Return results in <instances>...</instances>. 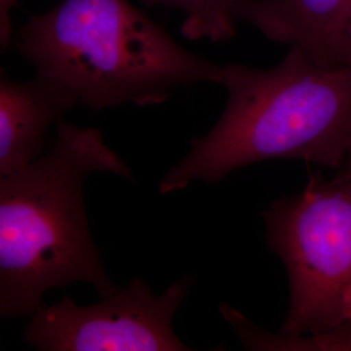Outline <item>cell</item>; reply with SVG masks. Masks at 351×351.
I'll return each instance as SVG.
<instances>
[{
	"mask_svg": "<svg viewBox=\"0 0 351 351\" xmlns=\"http://www.w3.org/2000/svg\"><path fill=\"white\" fill-rule=\"evenodd\" d=\"M133 181L132 169L97 128L62 119L46 154L0 180V315L32 317L55 288L85 282L101 297L119 287L103 265L84 203L88 176Z\"/></svg>",
	"mask_w": 351,
	"mask_h": 351,
	"instance_id": "6da1fadb",
	"label": "cell"
},
{
	"mask_svg": "<svg viewBox=\"0 0 351 351\" xmlns=\"http://www.w3.org/2000/svg\"><path fill=\"white\" fill-rule=\"evenodd\" d=\"M226 108L159 181L160 194L217 184L251 164L300 159L339 171L351 151V66L323 68L289 47L269 69L223 66Z\"/></svg>",
	"mask_w": 351,
	"mask_h": 351,
	"instance_id": "7a4b0ae2",
	"label": "cell"
},
{
	"mask_svg": "<svg viewBox=\"0 0 351 351\" xmlns=\"http://www.w3.org/2000/svg\"><path fill=\"white\" fill-rule=\"evenodd\" d=\"M13 39L37 75L90 110L156 106L178 86L223 82V66L180 46L129 0H62Z\"/></svg>",
	"mask_w": 351,
	"mask_h": 351,
	"instance_id": "3957f363",
	"label": "cell"
},
{
	"mask_svg": "<svg viewBox=\"0 0 351 351\" xmlns=\"http://www.w3.org/2000/svg\"><path fill=\"white\" fill-rule=\"evenodd\" d=\"M267 246L285 265L289 308L280 332L311 335L341 326L351 294V171L310 177L301 193L262 213Z\"/></svg>",
	"mask_w": 351,
	"mask_h": 351,
	"instance_id": "277c9868",
	"label": "cell"
},
{
	"mask_svg": "<svg viewBox=\"0 0 351 351\" xmlns=\"http://www.w3.org/2000/svg\"><path fill=\"white\" fill-rule=\"evenodd\" d=\"M194 276L185 275L158 295L141 277L88 306L71 297L42 306L24 329L26 343L40 351H188L173 329L176 311Z\"/></svg>",
	"mask_w": 351,
	"mask_h": 351,
	"instance_id": "5b68a950",
	"label": "cell"
},
{
	"mask_svg": "<svg viewBox=\"0 0 351 351\" xmlns=\"http://www.w3.org/2000/svg\"><path fill=\"white\" fill-rule=\"evenodd\" d=\"M350 8L351 0H236L234 17L323 68H341Z\"/></svg>",
	"mask_w": 351,
	"mask_h": 351,
	"instance_id": "8992f818",
	"label": "cell"
},
{
	"mask_svg": "<svg viewBox=\"0 0 351 351\" xmlns=\"http://www.w3.org/2000/svg\"><path fill=\"white\" fill-rule=\"evenodd\" d=\"M78 106L60 85L36 75L32 81L0 77V176L11 175L46 154L49 132Z\"/></svg>",
	"mask_w": 351,
	"mask_h": 351,
	"instance_id": "52a82bcc",
	"label": "cell"
},
{
	"mask_svg": "<svg viewBox=\"0 0 351 351\" xmlns=\"http://www.w3.org/2000/svg\"><path fill=\"white\" fill-rule=\"evenodd\" d=\"M220 311L247 350L351 351V322L320 333L287 335L264 330L228 303L220 304Z\"/></svg>",
	"mask_w": 351,
	"mask_h": 351,
	"instance_id": "ba28073f",
	"label": "cell"
},
{
	"mask_svg": "<svg viewBox=\"0 0 351 351\" xmlns=\"http://www.w3.org/2000/svg\"><path fill=\"white\" fill-rule=\"evenodd\" d=\"M145 5H165L185 12L180 27L188 39L207 38L213 42H226L236 36V0H141Z\"/></svg>",
	"mask_w": 351,
	"mask_h": 351,
	"instance_id": "9c48e42d",
	"label": "cell"
},
{
	"mask_svg": "<svg viewBox=\"0 0 351 351\" xmlns=\"http://www.w3.org/2000/svg\"><path fill=\"white\" fill-rule=\"evenodd\" d=\"M19 0H0V43L3 49H8L12 43L13 29L11 12Z\"/></svg>",
	"mask_w": 351,
	"mask_h": 351,
	"instance_id": "30bf717a",
	"label": "cell"
},
{
	"mask_svg": "<svg viewBox=\"0 0 351 351\" xmlns=\"http://www.w3.org/2000/svg\"><path fill=\"white\" fill-rule=\"evenodd\" d=\"M345 65L351 66V8L345 29Z\"/></svg>",
	"mask_w": 351,
	"mask_h": 351,
	"instance_id": "8fae6325",
	"label": "cell"
},
{
	"mask_svg": "<svg viewBox=\"0 0 351 351\" xmlns=\"http://www.w3.org/2000/svg\"><path fill=\"white\" fill-rule=\"evenodd\" d=\"M346 320L351 322V294L348 300V303H346Z\"/></svg>",
	"mask_w": 351,
	"mask_h": 351,
	"instance_id": "7c38bea8",
	"label": "cell"
},
{
	"mask_svg": "<svg viewBox=\"0 0 351 351\" xmlns=\"http://www.w3.org/2000/svg\"><path fill=\"white\" fill-rule=\"evenodd\" d=\"M342 168H343V169H348V171H351V151L350 154L348 155V158H346V162L342 165Z\"/></svg>",
	"mask_w": 351,
	"mask_h": 351,
	"instance_id": "4fadbf2b",
	"label": "cell"
}]
</instances>
